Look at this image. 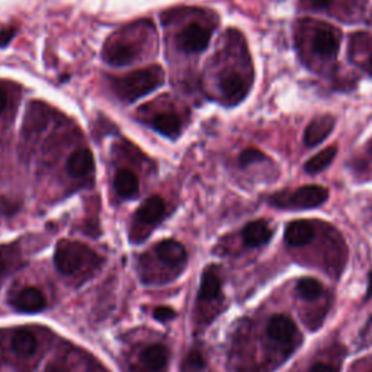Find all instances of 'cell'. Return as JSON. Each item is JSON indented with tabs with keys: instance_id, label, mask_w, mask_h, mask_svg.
I'll use <instances>...</instances> for the list:
<instances>
[{
	"instance_id": "cell-1",
	"label": "cell",
	"mask_w": 372,
	"mask_h": 372,
	"mask_svg": "<svg viewBox=\"0 0 372 372\" xmlns=\"http://www.w3.org/2000/svg\"><path fill=\"white\" fill-rule=\"evenodd\" d=\"M165 82V72L160 66H149L136 72L128 73L122 77L114 79V92L118 98L125 102L131 104L138 101L143 96L152 93L159 89Z\"/></svg>"
},
{
	"instance_id": "cell-2",
	"label": "cell",
	"mask_w": 372,
	"mask_h": 372,
	"mask_svg": "<svg viewBox=\"0 0 372 372\" xmlns=\"http://www.w3.org/2000/svg\"><path fill=\"white\" fill-rule=\"evenodd\" d=\"M329 200V191L318 185H307L291 193H277L269 198L273 207L291 209H312L321 207Z\"/></svg>"
},
{
	"instance_id": "cell-3",
	"label": "cell",
	"mask_w": 372,
	"mask_h": 372,
	"mask_svg": "<svg viewBox=\"0 0 372 372\" xmlns=\"http://www.w3.org/2000/svg\"><path fill=\"white\" fill-rule=\"evenodd\" d=\"M89 254H92V252L83 245L70 240H61L56 249L54 264L61 273L72 275L86 264Z\"/></svg>"
},
{
	"instance_id": "cell-4",
	"label": "cell",
	"mask_w": 372,
	"mask_h": 372,
	"mask_svg": "<svg viewBox=\"0 0 372 372\" xmlns=\"http://www.w3.org/2000/svg\"><path fill=\"white\" fill-rule=\"evenodd\" d=\"M310 45L312 53L318 60H333L339 53L341 32L332 25L317 22L313 29Z\"/></svg>"
},
{
	"instance_id": "cell-5",
	"label": "cell",
	"mask_w": 372,
	"mask_h": 372,
	"mask_svg": "<svg viewBox=\"0 0 372 372\" xmlns=\"http://www.w3.org/2000/svg\"><path fill=\"white\" fill-rule=\"evenodd\" d=\"M250 77L237 70L225 72L220 79V90L225 102L230 105H237L243 101L252 86Z\"/></svg>"
},
{
	"instance_id": "cell-6",
	"label": "cell",
	"mask_w": 372,
	"mask_h": 372,
	"mask_svg": "<svg viewBox=\"0 0 372 372\" xmlns=\"http://www.w3.org/2000/svg\"><path fill=\"white\" fill-rule=\"evenodd\" d=\"M209 40H211V29L200 24H189L179 32L176 42L184 53L197 54L205 50Z\"/></svg>"
},
{
	"instance_id": "cell-7",
	"label": "cell",
	"mask_w": 372,
	"mask_h": 372,
	"mask_svg": "<svg viewBox=\"0 0 372 372\" xmlns=\"http://www.w3.org/2000/svg\"><path fill=\"white\" fill-rule=\"evenodd\" d=\"M141 53V47L137 42H129L125 40H115L105 45L104 58L111 66L122 67L134 63Z\"/></svg>"
},
{
	"instance_id": "cell-8",
	"label": "cell",
	"mask_w": 372,
	"mask_h": 372,
	"mask_svg": "<svg viewBox=\"0 0 372 372\" xmlns=\"http://www.w3.org/2000/svg\"><path fill=\"white\" fill-rule=\"evenodd\" d=\"M350 58L372 76V35L366 32L353 34L349 42Z\"/></svg>"
},
{
	"instance_id": "cell-9",
	"label": "cell",
	"mask_w": 372,
	"mask_h": 372,
	"mask_svg": "<svg viewBox=\"0 0 372 372\" xmlns=\"http://www.w3.org/2000/svg\"><path fill=\"white\" fill-rule=\"evenodd\" d=\"M268 336L280 345L289 346L294 342V339L297 336V326L293 321V318H289L285 314H275L270 317L268 327H266Z\"/></svg>"
},
{
	"instance_id": "cell-10",
	"label": "cell",
	"mask_w": 372,
	"mask_h": 372,
	"mask_svg": "<svg viewBox=\"0 0 372 372\" xmlns=\"http://www.w3.org/2000/svg\"><path fill=\"white\" fill-rule=\"evenodd\" d=\"M336 120L332 115L316 117L304 131V144L307 147H316V145L325 141L334 129Z\"/></svg>"
},
{
	"instance_id": "cell-11",
	"label": "cell",
	"mask_w": 372,
	"mask_h": 372,
	"mask_svg": "<svg viewBox=\"0 0 372 372\" xmlns=\"http://www.w3.org/2000/svg\"><path fill=\"white\" fill-rule=\"evenodd\" d=\"M314 227L310 221L305 220H296L291 221L285 229V241L293 248L305 246L313 241L314 238Z\"/></svg>"
},
{
	"instance_id": "cell-12",
	"label": "cell",
	"mask_w": 372,
	"mask_h": 372,
	"mask_svg": "<svg viewBox=\"0 0 372 372\" xmlns=\"http://www.w3.org/2000/svg\"><path fill=\"white\" fill-rule=\"evenodd\" d=\"M16 310L22 313H38L45 309V297L37 288H25L12 301Z\"/></svg>"
},
{
	"instance_id": "cell-13",
	"label": "cell",
	"mask_w": 372,
	"mask_h": 372,
	"mask_svg": "<svg viewBox=\"0 0 372 372\" xmlns=\"http://www.w3.org/2000/svg\"><path fill=\"white\" fill-rule=\"evenodd\" d=\"M152 127L161 136L169 137V138H176L181 134L182 121L176 112L165 111V112H159V114L153 117Z\"/></svg>"
},
{
	"instance_id": "cell-14",
	"label": "cell",
	"mask_w": 372,
	"mask_h": 372,
	"mask_svg": "<svg viewBox=\"0 0 372 372\" xmlns=\"http://www.w3.org/2000/svg\"><path fill=\"white\" fill-rule=\"evenodd\" d=\"M156 254L161 262L170 266H181L186 261V250L182 243L176 240H163L156 246Z\"/></svg>"
},
{
	"instance_id": "cell-15",
	"label": "cell",
	"mask_w": 372,
	"mask_h": 372,
	"mask_svg": "<svg viewBox=\"0 0 372 372\" xmlns=\"http://www.w3.org/2000/svg\"><path fill=\"white\" fill-rule=\"evenodd\" d=\"M270 238H272V230L262 220L249 223L243 230V240L246 246L249 248L265 246L266 243H269Z\"/></svg>"
},
{
	"instance_id": "cell-16",
	"label": "cell",
	"mask_w": 372,
	"mask_h": 372,
	"mask_svg": "<svg viewBox=\"0 0 372 372\" xmlns=\"http://www.w3.org/2000/svg\"><path fill=\"white\" fill-rule=\"evenodd\" d=\"M165 211H166V205H165L163 198L154 195V197H150L138 208L137 218L144 224H156L163 218Z\"/></svg>"
},
{
	"instance_id": "cell-17",
	"label": "cell",
	"mask_w": 372,
	"mask_h": 372,
	"mask_svg": "<svg viewBox=\"0 0 372 372\" xmlns=\"http://www.w3.org/2000/svg\"><path fill=\"white\" fill-rule=\"evenodd\" d=\"M93 166H95L93 154L88 149H80L74 152L67 160V172L73 177L86 176L88 173L92 172Z\"/></svg>"
},
{
	"instance_id": "cell-18",
	"label": "cell",
	"mask_w": 372,
	"mask_h": 372,
	"mask_svg": "<svg viewBox=\"0 0 372 372\" xmlns=\"http://www.w3.org/2000/svg\"><path fill=\"white\" fill-rule=\"evenodd\" d=\"M221 294V278L216 268H208L201 280L200 286V300L214 301Z\"/></svg>"
},
{
	"instance_id": "cell-19",
	"label": "cell",
	"mask_w": 372,
	"mask_h": 372,
	"mask_svg": "<svg viewBox=\"0 0 372 372\" xmlns=\"http://www.w3.org/2000/svg\"><path fill=\"white\" fill-rule=\"evenodd\" d=\"M114 186L122 198H134V197H137V193H138L140 182H138V177L134 172L128 170V169H121L115 175Z\"/></svg>"
},
{
	"instance_id": "cell-20",
	"label": "cell",
	"mask_w": 372,
	"mask_h": 372,
	"mask_svg": "<svg viewBox=\"0 0 372 372\" xmlns=\"http://www.w3.org/2000/svg\"><path fill=\"white\" fill-rule=\"evenodd\" d=\"M168 359H169V352L163 345H152L149 348H145L141 353L143 364L152 371L163 369L168 364Z\"/></svg>"
},
{
	"instance_id": "cell-21",
	"label": "cell",
	"mask_w": 372,
	"mask_h": 372,
	"mask_svg": "<svg viewBox=\"0 0 372 372\" xmlns=\"http://www.w3.org/2000/svg\"><path fill=\"white\" fill-rule=\"evenodd\" d=\"M38 341L29 330H18L12 337V349L21 357H31L37 350Z\"/></svg>"
},
{
	"instance_id": "cell-22",
	"label": "cell",
	"mask_w": 372,
	"mask_h": 372,
	"mask_svg": "<svg viewBox=\"0 0 372 372\" xmlns=\"http://www.w3.org/2000/svg\"><path fill=\"white\" fill-rule=\"evenodd\" d=\"M336 153H337L336 145H330V147L321 150L320 153H317L316 156H313L309 161H307V163L304 165V170L310 175L323 172L326 168L330 166V163L336 157Z\"/></svg>"
},
{
	"instance_id": "cell-23",
	"label": "cell",
	"mask_w": 372,
	"mask_h": 372,
	"mask_svg": "<svg viewBox=\"0 0 372 372\" xmlns=\"http://www.w3.org/2000/svg\"><path fill=\"white\" fill-rule=\"evenodd\" d=\"M323 293L321 284L314 278H302L297 284V294L307 301H313L318 298Z\"/></svg>"
},
{
	"instance_id": "cell-24",
	"label": "cell",
	"mask_w": 372,
	"mask_h": 372,
	"mask_svg": "<svg viewBox=\"0 0 372 372\" xmlns=\"http://www.w3.org/2000/svg\"><path fill=\"white\" fill-rule=\"evenodd\" d=\"M205 366V361L204 357L201 355V352L198 350H192L188 358L184 364V372H201Z\"/></svg>"
},
{
	"instance_id": "cell-25",
	"label": "cell",
	"mask_w": 372,
	"mask_h": 372,
	"mask_svg": "<svg viewBox=\"0 0 372 372\" xmlns=\"http://www.w3.org/2000/svg\"><path fill=\"white\" fill-rule=\"evenodd\" d=\"M301 2L304 8L314 12H327L333 15V10H336V0H301Z\"/></svg>"
},
{
	"instance_id": "cell-26",
	"label": "cell",
	"mask_w": 372,
	"mask_h": 372,
	"mask_svg": "<svg viewBox=\"0 0 372 372\" xmlns=\"http://www.w3.org/2000/svg\"><path fill=\"white\" fill-rule=\"evenodd\" d=\"M266 160V156L257 149H246L245 152H241L238 161L241 166H249L253 163H257V161H262Z\"/></svg>"
},
{
	"instance_id": "cell-27",
	"label": "cell",
	"mask_w": 372,
	"mask_h": 372,
	"mask_svg": "<svg viewBox=\"0 0 372 372\" xmlns=\"http://www.w3.org/2000/svg\"><path fill=\"white\" fill-rule=\"evenodd\" d=\"M18 28L16 26H6L3 29H0V48H5L10 44V41L15 38Z\"/></svg>"
},
{
	"instance_id": "cell-28",
	"label": "cell",
	"mask_w": 372,
	"mask_h": 372,
	"mask_svg": "<svg viewBox=\"0 0 372 372\" xmlns=\"http://www.w3.org/2000/svg\"><path fill=\"white\" fill-rule=\"evenodd\" d=\"M176 316L175 310L170 309V307H157V309L154 310L153 313V317L159 321H168V320H172L173 317Z\"/></svg>"
},
{
	"instance_id": "cell-29",
	"label": "cell",
	"mask_w": 372,
	"mask_h": 372,
	"mask_svg": "<svg viewBox=\"0 0 372 372\" xmlns=\"http://www.w3.org/2000/svg\"><path fill=\"white\" fill-rule=\"evenodd\" d=\"M310 372H339V369L330 364L317 362L310 368Z\"/></svg>"
},
{
	"instance_id": "cell-30",
	"label": "cell",
	"mask_w": 372,
	"mask_h": 372,
	"mask_svg": "<svg viewBox=\"0 0 372 372\" xmlns=\"http://www.w3.org/2000/svg\"><path fill=\"white\" fill-rule=\"evenodd\" d=\"M47 372H69L66 364H63V362H53L48 365L47 368Z\"/></svg>"
},
{
	"instance_id": "cell-31",
	"label": "cell",
	"mask_w": 372,
	"mask_h": 372,
	"mask_svg": "<svg viewBox=\"0 0 372 372\" xmlns=\"http://www.w3.org/2000/svg\"><path fill=\"white\" fill-rule=\"evenodd\" d=\"M8 106V95L3 89H0V112H3Z\"/></svg>"
},
{
	"instance_id": "cell-32",
	"label": "cell",
	"mask_w": 372,
	"mask_h": 372,
	"mask_svg": "<svg viewBox=\"0 0 372 372\" xmlns=\"http://www.w3.org/2000/svg\"><path fill=\"white\" fill-rule=\"evenodd\" d=\"M5 270H6V259L3 256V252L0 250V275H3Z\"/></svg>"
},
{
	"instance_id": "cell-33",
	"label": "cell",
	"mask_w": 372,
	"mask_h": 372,
	"mask_svg": "<svg viewBox=\"0 0 372 372\" xmlns=\"http://www.w3.org/2000/svg\"><path fill=\"white\" fill-rule=\"evenodd\" d=\"M372 297V272L369 273V282H368V291H366V300Z\"/></svg>"
},
{
	"instance_id": "cell-34",
	"label": "cell",
	"mask_w": 372,
	"mask_h": 372,
	"mask_svg": "<svg viewBox=\"0 0 372 372\" xmlns=\"http://www.w3.org/2000/svg\"><path fill=\"white\" fill-rule=\"evenodd\" d=\"M371 22H372V15H371Z\"/></svg>"
}]
</instances>
